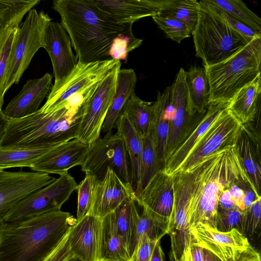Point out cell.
<instances>
[{"label": "cell", "instance_id": "6da1fadb", "mask_svg": "<svg viewBox=\"0 0 261 261\" xmlns=\"http://www.w3.org/2000/svg\"><path fill=\"white\" fill-rule=\"evenodd\" d=\"M53 8L60 15L81 63L111 59L109 52L114 39L133 25L117 23L93 0H55Z\"/></svg>", "mask_w": 261, "mask_h": 261}, {"label": "cell", "instance_id": "7a4b0ae2", "mask_svg": "<svg viewBox=\"0 0 261 261\" xmlns=\"http://www.w3.org/2000/svg\"><path fill=\"white\" fill-rule=\"evenodd\" d=\"M194 166L190 228L202 223L216 228L218 201L222 193L233 184H251V181L236 145L226 147L206 156Z\"/></svg>", "mask_w": 261, "mask_h": 261}, {"label": "cell", "instance_id": "3957f363", "mask_svg": "<svg viewBox=\"0 0 261 261\" xmlns=\"http://www.w3.org/2000/svg\"><path fill=\"white\" fill-rule=\"evenodd\" d=\"M76 222L61 210L4 222L0 229V261H43Z\"/></svg>", "mask_w": 261, "mask_h": 261}, {"label": "cell", "instance_id": "277c9868", "mask_svg": "<svg viewBox=\"0 0 261 261\" xmlns=\"http://www.w3.org/2000/svg\"><path fill=\"white\" fill-rule=\"evenodd\" d=\"M90 99L80 107L65 106L48 113L39 109L30 116L8 119L0 146L22 149L50 148L76 139Z\"/></svg>", "mask_w": 261, "mask_h": 261}, {"label": "cell", "instance_id": "5b68a950", "mask_svg": "<svg viewBox=\"0 0 261 261\" xmlns=\"http://www.w3.org/2000/svg\"><path fill=\"white\" fill-rule=\"evenodd\" d=\"M198 2V18L192 34L195 56L202 59L204 66L227 60L253 39L233 29L216 10L210 0Z\"/></svg>", "mask_w": 261, "mask_h": 261}, {"label": "cell", "instance_id": "8992f818", "mask_svg": "<svg viewBox=\"0 0 261 261\" xmlns=\"http://www.w3.org/2000/svg\"><path fill=\"white\" fill-rule=\"evenodd\" d=\"M261 36L254 38L236 54L219 63L204 66L210 102L229 103L242 88L260 74Z\"/></svg>", "mask_w": 261, "mask_h": 261}, {"label": "cell", "instance_id": "52a82bcc", "mask_svg": "<svg viewBox=\"0 0 261 261\" xmlns=\"http://www.w3.org/2000/svg\"><path fill=\"white\" fill-rule=\"evenodd\" d=\"M52 19L43 11L31 9L19 27L10 54L5 91L18 83L34 55L44 46L46 27Z\"/></svg>", "mask_w": 261, "mask_h": 261}, {"label": "cell", "instance_id": "ba28073f", "mask_svg": "<svg viewBox=\"0 0 261 261\" xmlns=\"http://www.w3.org/2000/svg\"><path fill=\"white\" fill-rule=\"evenodd\" d=\"M195 173L194 166L186 171H178L171 176L174 200L167 233L171 242V261L179 260L191 243L190 213Z\"/></svg>", "mask_w": 261, "mask_h": 261}, {"label": "cell", "instance_id": "9c48e42d", "mask_svg": "<svg viewBox=\"0 0 261 261\" xmlns=\"http://www.w3.org/2000/svg\"><path fill=\"white\" fill-rule=\"evenodd\" d=\"M110 168L124 182L133 186L130 160L123 138L117 133L105 134L91 146L82 171L101 180Z\"/></svg>", "mask_w": 261, "mask_h": 261}, {"label": "cell", "instance_id": "30bf717a", "mask_svg": "<svg viewBox=\"0 0 261 261\" xmlns=\"http://www.w3.org/2000/svg\"><path fill=\"white\" fill-rule=\"evenodd\" d=\"M45 187L35 191L20 200L6 214L5 222L22 221L54 211L62 205L77 189L78 184L67 172Z\"/></svg>", "mask_w": 261, "mask_h": 261}, {"label": "cell", "instance_id": "8fae6325", "mask_svg": "<svg viewBox=\"0 0 261 261\" xmlns=\"http://www.w3.org/2000/svg\"><path fill=\"white\" fill-rule=\"evenodd\" d=\"M185 71L180 68L170 86L171 112L165 162L187 139L206 112L199 113L192 107L186 82Z\"/></svg>", "mask_w": 261, "mask_h": 261}, {"label": "cell", "instance_id": "7c38bea8", "mask_svg": "<svg viewBox=\"0 0 261 261\" xmlns=\"http://www.w3.org/2000/svg\"><path fill=\"white\" fill-rule=\"evenodd\" d=\"M120 64V61L113 59L86 64L77 62L58 89L49 93L40 111L48 113L62 109L73 95L103 80Z\"/></svg>", "mask_w": 261, "mask_h": 261}, {"label": "cell", "instance_id": "4fadbf2b", "mask_svg": "<svg viewBox=\"0 0 261 261\" xmlns=\"http://www.w3.org/2000/svg\"><path fill=\"white\" fill-rule=\"evenodd\" d=\"M241 125L225 108L194 145L175 173L186 171L206 156L236 145Z\"/></svg>", "mask_w": 261, "mask_h": 261}, {"label": "cell", "instance_id": "5bb4252c", "mask_svg": "<svg viewBox=\"0 0 261 261\" xmlns=\"http://www.w3.org/2000/svg\"><path fill=\"white\" fill-rule=\"evenodd\" d=\"M118 65L102 80L88 103L82 118L77 139L91 146L99 138L102 126L116 91Z\"/></svg>", "mask_w": 261, "mask_h": 261}, {"label": "cell", "instance_id": "9a60e30c", "mask_svg": "<svg viewBox=\"0 0 261 261\" xmlns=\"http://www.w3.org/2000/svg\"><path fill=\"white\" fill-rule=\"evenodd\" d=\"M56 179L45 173L0 170V229L5 215L15 204Z\"/></svg>", "mask_w": 261, "mask_h": 261}, {"label": "cell", "instance_id": "2e32d148", "mask_svg": "<svg viewBox=\"0 0 261 261\" xmlns=\"http://www.w3.org/2000/svg\"><path fill=\"white\" fill-rule=\"evenodd\" d=\"M195 242L221 261H236L251 245L246 236L236 229L222 232L198 223L190 229Z\"/></svg>", "mask_w": 261, "mask_h": 261}, {"label": "cell", "instance_id": "e0dca14e", "mask_svg": "<svg viewBox=\"0 0 261 261\" xmlns=\"http://www.w3.org/2000/svg\"><path fill=\"white\" fill-rule=\"evenodd\" d=\"M43 47L50 58L55 81L49 93L58 89L75 67L78 61L70 38L61 23L50 21L44 34Z\"/></svg>", "mask_w": 261, "mask_h": 261}, {"label": "cell", "instance_id": "ac0fdd59", "mask_svg": "<svg viewBox=\"0 0 261 261\" xmlns=\"http://www.w3.org/2000/svg\"><path fill=\"white\" fill-rule=\"evenodd\" d=\"M136 199L133 186L123 182L114 171L109 168L103 178L95 180L87 215L103 218L114 212L126 199Z\"/></svg>", "mask_w": 261, "mask_h": 261}, {"label": "cell", "instance_id": "d6986e66", "mask_svg": "<svg viewBox=\"0 0 261 261\" xmlns=\"http://www.w3.org/2000/svg\"><path fill=\"white\" fill-rule=\"evenodd\" d=\"M173 200L172 176L161 169L136 195V202L152 217L169 222Z\"/></svg>", "mask_w": 261, "mask_h": 261}, {"label": "cell", "instance_id": "ffe728a7", "mask_svg": "<svg viewBox=\"0 0 261 261\" xmlns=\"http://www.w3.org/2000/svg\"><path fill=\"white\" fill-rule=\"evenodd\" d=\"M102 219L86 215L70 228L69 241L75 257L81 261H101Z\"/></svg>", "mask_w": 261, "mask_h": 261}, {"label": "cell", "instance_id": "44dd1931", "mask_svg": "<svg viewBox=\"0 0 261 261\" xmlns=\"http://www.w3.org/2000/svg\"><path fill=\"white\" fill-rule=\"evenodd\" d=\"M90 146L75 139L51 148L42 155L30 168L36 172L47 174L67 172L76 166L82 165Z\"/></svg>", "mask_w": 261, "mask_h": 261}, {"label": "cell", "instance_id": "7402d4cb", "mask_svg": "<svg viewBox=\"0 0 261 261\" xmlns=\"http://www.w3.org/2000/svg\"><path fill=\"white\" fill-rule=\"evenodd\" d=\"M53 76L46 73L39 79L28 80L20 92L6 106L3 113L9 119H20L36 112L48 95Z\"/></svg>", "mask_w": 261, "mask_h": 261}, {"label": "cell", "instance_id": "603a6c76", "mask_svg": "<svg viewBox=\"0 0 261 261\" xmlns=\"http://www.w3.org/2000/svg\"><path fill=\"white\" fill-rule=\"evenodd\" d=\"M236 145L243 166L257 194L261 189V134L253 123L241 125Z\"/></svg>", "mask_w": 261, "mask_h": 261}, {"label": "cell", "instance_id": "cb8c5ba5", "mask_svg": "<svg viewBox=\"0 0 261 261\" xmlns=\"http://www.w3.org/2000/svg\"><path fill=\"white\" fill-rule=\"evenodd\" d=\"M102 10L120 24H132L159 14L158 0H93Z\"/></svg>", "mask_w": 261, "mask_h": 261}, {"label": "cell", "instance_id": "d4e9b609", "mask_svg": "<svg viewBox=\"0 0 261 261\" xmlns=\"http://www.w3.org/2000/svg\"><path fill=\"white\" fill-rule=\"evenodd\" d=\"M228 105V103L221 102L210 103L198 124L183 143L165 162L163 168L165 173L170 176L175 173L194 145Z\"/></svg>", "mask_w": 261, "mask_h": 261}, {"label": "cell", "instance_id": "484cf974", "mask_svg": "<svg viewBox=\"0 0 261 261\" xmlns=\"http://www.w3.org/2000/svg\"><path fill=\"white\" fill-rule=\"evenodd\" d=\"M260 93V74L237 92L227 109L241 124L253 123L257 116Z\"/></svg>", "mask_w": 261, "mask_h": 261}, {"label": "cell", "instance_id": "4316f807", "mask_svg": "<svg viewBox=\"0 0 261 261\" xmlns=\"http://www.w3.org/2000/svg\"><path fill=\"white\" fill-rule=\"evenodd\" d=\"M170 95V86L166 87L162 92L158 91L156 100L152 103L151 133L163 166L166 159L167 140L171 115Z\"/></svg>", "mask_w": 261, "mask_h": 261}, {"label": "cell", "instance_id": "83f0119b", "mask_svg": "<svg viewBox=\"0 0 261 261\" xmlns=\"http://www.w3.org/2000/svg\"><path fill=\"white\" fill-rule=\"evenodd\" d=\"M137 80L136 74L133 69L120 68L118 70L116 91L102 126L103 133L106 134L112 133L125 103L135 93Z\"/></svg>", "mask_w": 261, "mask_h": 261}, {"label": "cell", "instance_id": "f1b7e54d", "mask_svg": "<svg viewBox=\"0 0 261 261\" xmlns=\"http://www.w3.org/2000/svg\"><path fill=\"white\" fill-rule=\"evenodd\" d=\"M101 260L132 261L129 250L117 230L114 212L102 218Z\"/></svg>", "mask_w": 261, "mask_h": 261}, {"label": "cell", "instance_id": "f546056e", "mask_svg": "<svg viewBox=\"0 0 261 261\" xmlns=\"http://www.w3.org/2000/svg\"><path fill=\"white\" fill-rule=\"evenodd\" d=\"M115 127L117 128V134L123 139L130 163L132 183L136 187L139 180L143 138L134 128L123 112L118 118Z\"/></svg>", "mask_w": 261, "mask_h": 261}, {"label": "cell", "instance_id": "4dcf8cb0", "mask_svg": "<svg viewBox=\"0 0 261 261\" xmlns=\"http://www.w3.org/2000/svg\"><path fill=\"white\" fill-rule=\"evenodd\" d=\"M186 82L193 109L199 113L206 111L210 103L211 92L204 66H191L185 71Z\"/></svg>", "mask_w": 261, "mask_h": 261}, {"label": "cell", "instance_id": "1f68e13d", "mask_svg": "<svg viewBox=\"0 0 261 261\" xmlns=\"http://www.w3.org/2000/svg\"><path fill=\"white\" fill-rule=\"evenodd\" d=\"M21 19L0 18V111L5 94V84L13 44Z\"/></svg>", "mask_w": 261, "mask_h": 261}, {"label": "cell", "instance_id": "d6a6232c", "mask_svg": "<svg viewBox=\"0 0 261 261\" xmlns=\"http://www.w3.org/2000/svg\"><path fill=\"white\" fill-rule=\"evenodd\" d=\"M124 112L136 130L143 138L151 132L152 123V103L147 102L133 93L125 103Z\"/></svg>", "mask_w": 261, "mask_h": 261}, {"label": "cell", "instance_id": "836d02e7", "mask_svg": "<svg viewBox=\"0 0 261 261\" xmlns=\"http://www.w3.org/2000/svg\"><path fill=\"white\" fill-rule=\"evenodd\" d=\"M159 15L172 17L186 24L191 33L198 18L199 2L196 0H158Z\"/></svg>", "mask_w": 261, "mask_h": 261}, {"label": "cell", "instance_id": "e575fe53", "mask_svg": "<svg viewBox=\"0 0 261 261\" xmlns=\"http://www.w3.org/2000/svg\"><path fill=\"white\" fill-rule=\"evenodd\" d=\"M114 213L117 230L124 240L132 258L137 223L140 215L136 205V199L134 198L126 199Z\"/></svg>", "mask_w": 261, "mask_h": 261}, {"label": "cell", "instance_id": "d590c367", "mask_svg": "<svg viewBox=\"0 0 261 261\" xmlns=\"http://www.w3.org/2000/svg\"><path fill=\"white\" fill-rule=\"evenodd\" d=\"M163 168L158 154L154 138L151 132L143 138L139 180L135 190L136 195L142 192L151 178Z\"/></svg>", "mask_w": 261, "mask_h": 261}, {"label": "cell", "instance_id": "8d00e7d4", "mask_svg": "<svg viewBox=\"0 0 261 261\" xmlns=\"http://www.w3.org/2000/svg\"><path fill=\"white\" fill-rule=\"evenodd\" d=\"M52 148L22 149L0 146V170L12 167L31 168L36 161Z\"/></svg>", "mask_w": 261, "mask_h": 261}, {"label": "cell", "instance_id": "74e56055", "mask_svg": "<svg viewBox=\"0 0 261 261\" xmlns=\"http://www.w3.org/2000/svg\"><path fill=\"white\" fill-rule=\"evenodd\" d=\"M231 16L261 35V19L241 0H211Z\"/></svg>", "mask_w": 261, "mask_h": 261}, {"label": "cell", "instance_id": "f35d334b", "mask_svg": "<svg viewBox=\"0 0 261 261\" xmlns=\"http://www.w3.org/2000/svg\"><path fill=\"white\" fill-rule=\"evenodd\" d=\"M168 222L155 218L146 210H143L139 215L136 226L133 243L132 257L137 248L139 241L143 234H146L153 240L159 241L168 233Z\"/></svg>", "mask_w": 261, "mask_h": 261}, {"label": "cell", "instance_id": "ab89813d", "mask_svg": "<svg viewBox=\"0 0 261 261\" xmlns=\"http://www.w3.org/2000/svg\"><path fill=\"white\" fill-rule=\"evenodd\" d=\"M143 40L136 38L132 32V26L124 33L116 37L110 47L109 55L117 61H126L128 53L139 47Z\"/></svg>", "mask_w": 261, "mask_h": 261}, {"label": "cell", "instance_id": "60d3db41", "mask_svg": "<svg viewBox=\"0 0 261 261\" xmlns=\"http://www.w3.org/2000/svg\"><path fill=\"white\" fill-rule=\"evenodd\" d=\"M246 211H242L238 207L228 211L218 208L216 229L222 232H228L236 229L246 236Z\"/></svg>", "mask_w": 261, "mask_h": 261}, {"label": "cell", "instance_id": "b9f144b4", "mask_svg": "<svg viewBox=\"0 0 261 261\" xmlns=\"http://www.w3.org/2000/svg\"><path fill=\"white\" fill-rule=\"evenodd\" d=\"M152 18L168 38L178 43H180L184 39L190 37L192 34L186 24L173 18L162 16L158 14Z\"/></svg>", "mask_w": 261, "mask_h": 261}, {"label": "cell", "instance_id": "7bdbcfd3", "mask_svg": "<svg viewBox=\"0 0 261 261\" xmlns=\"http://www.w3.org/2000/svg\"><path fill=\"white\" fill-rule=\"evenodd\" d=\"M96 179L90 174H85L84 179L77 185V207L76 222L81 221L90 208L92 192Z\"/></svg>", "mask_w": 261, "mask_h": 261}, {"label": "cell", "instance_id": "ee69618b", "mask_svg": "<svg viewBox=\"0 0 261 261\" xmlns=\"http://www.w3.org/2000/svg\"><path fill=\"white\" fill-rule=\"evenodd\" d=\"M40 0H0V17L23 18Z\"/></svg>", "mask_w": 261, "mask_h": 261}, {"label": "cell", "instance_id": "f6af8a7d", "mask_svg": "<svg viewBox=\"0 0 261 261\" xmlns=\"http://www.w3.org/2000/svg\"><path fill=\"white\" fill-rule=\"evenodd\" d=\"M261 219V197L256 198L246 211L245 234L252 237L260 228Z\"/></svg>", "mask_w": 261, "mask_h": 261}, {"label": "cell", "instance_id": "bcb514c9", "mask_svg": "<svg viewBox=\"0 0 261 261\" xmlns=\"http://www.w3.org/2000/svg\"><path fill=\"white\" fill-rule=\"evenodd\" d=\"M158 241L151 239L146 234H143L132 257V260L150 261L154 246Z\"/></svg>", "mask_w": 261, "mask_h": 261}, {"label": "cell", "instance_id": "7dc6e473", "mask_svg": "<svg viewBox=\"0 0 261 261\" xmlns=\"http://www.w3.org/2000/svg\"><path fill=\"white\" fill-rule=\"evenodd\" d=\"M70 230L43 261H67L74 256L69 246Z\"/></svg>", "mask_w": 261, "mask_h": 261}, {"label": "cell", "instance_id": "c3c4849f", "mask_svg": "<svg viewBox=\"0 0 261 261\" xmlns=\"http://www.w3.org/2000/svg\"><path fill=\"white\" fill-rule=\"evenodd\" d=\"M210 1L213 4L216 10L236 31L251 38L261 36V35L257 34L248 27L231 16L221 8L212 2L211 0H210Z\"/></svg>", "mask_w": 261, "mask_h": 261}, {"label": "cell", "instance_id": "681fc988", "mask_svg": "<svg viewBox=\"0 0 261 261\" xmlns=\"http://www.w3.org/2000/svg\"><path fill=\"white\" fill-rule=\"evenodd\" d=\"M203 261H221L216 256L208 250L203 249ZM236 261H261L259 252L251 246L249 248L244 251Z\"/></svg>", "mask_w": 261, "mask_h": 261}, {"label": "cell", "instance_id": "f907efd6", "mask_svg": "<svg viewBox=\"0 0 261 261\" xmlns=\"http://www.w3.org/2000/svg\"><path fill=\"white\" fill-rule=\"evenodd\" d=\"M248 184L253 186L250 182H243L233 184L228 189L232 202L237 207L243 211H246V210L244 202L245 191L243 188L245 185Z\"/></svg>", "mask_w": 261, "mask_h": 261}, {"label": "cell", "instance_id": "816d5d0a", "mask_svg": "<svg viewBox=\"0 0 261 261\" xmlns=\"http://www.w3.org/2000/svg\"><path fill=\"white\" fill-rule=\"evenodd\" d=\"M182 256L185 261L203 260V248L195 242L192 236L190 244L185 249Z\"/></svg>", "mask_w": 261, "mask_h": 261}, {"label": "cell", "instance_id": "f5cc1de1", "mask_svg": "<svg viewBox=\"0 0 261 261\" xmlns=\"http://www.w3.org/2000/svg\"><path fill=\"white\" fill-rule=\"evenodd\" d=\"M236 207H237L232 202L229 190H225L219 198L218 208L228 211Z\"/></svg>", "mask_w": 261, "mask_h": 261}, {"label": "cell", "instance_id": "db71d44e", "mask_svg": "<svg viewBox=\"0 0 261 261\" xmlns=\"http://www.w3.org/2000/svg\"><path fill=\"white\" fill-rule=\"evenodd\" d=\"M160 241H158L154 246L150 261H165Z\"/></svg>", "mask_w": 261, "mask_h": 261}, {"label": "cell", "instance_id": "11a10c76", "mask_svg": "<svg viewBox=\"0 0 261 261\" xmlns=\"http://www.w3.org/2000/svg\"><path fill=\"white\" fill-rule=\"evenodd\" d=\"M8 118L4 115L3 111H0V143L2 141L6 131Z\"/></svg>", "mask_w": 261, "mask_h": 261}, {"label": "cell", "instance_id": "9f6ffc18", "mask_svg": "<svg viewBox=\"0 0 261 261\" xmlns=\"http://www.w3.org/2000/svg\"><path fill=\"white\" fill-rule=\"evenodd\" d=\"M67 261H81V260L77 257L73 256L72 258L68 259Z\"/></svg>", "mask_w": 261, "mask_h": 261}, {"label": "cell", "instance_id": "6f0895ef", "mask_svg": "<svg viewBox=\"0 0 261 261\" xmlns=\"http://www.w3.org/2000/svg\"><path fill=\"white\" fill-rule=\"evenodd\" d=\"M177 261H185L183 256L182 255L181 257L179 260H178Z\"/></svg>", "mask_w": 261, "mask_h": 261}, {"label": "cell", "instance_id": "680465c9", "mask_svg": "<svg viewBox=\"0 0 261 261\" xmlns=\"http://www.w3.org/2000/svg\"><path fill=\"white\" fill-rule=\"evenodd\" d=\"M101 261H111V260H101Z\"/></svg>", "mask_w": 261, "mask_h": 261}]
</instances>
